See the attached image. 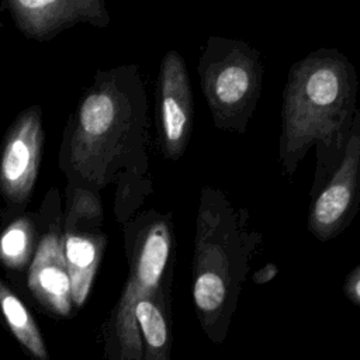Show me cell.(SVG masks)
Returning a JSON list of instances; mask_svg holds the SVG:
<instances>
[{
    "label": "cell",
    "mask_w": 360,
    "mask_h": 360,
    "mask_svg": "<svg viewBox=\"0 0 360 360\" xmlns=\"http://www.w3.org/2000/svg\"><path fill=\"white\" fill-rule=\"evenodd\" d=\"M359 79L347 56L319 48L295 62L283 90L278 162L291 177L311 148L316 150L315 193L340 163L357 110Z\"/></svg>",
    "instance_id": "1"
},
{
    "label": "cell",
    "mask_w": 360,
    "mask_h": 360,
    "mask_svg": "<svg viewBox=\"0 0 360 360\" xmlns=\"http://www.w3.org/2000/svg\"><path fill=\"white\" fill-rule=\"evenodd\" d=\"M249 214L236 210L211 186L201 190L191 263V295L207 338L224 343L235 314L250 260L262 233L248 229Z\"/></svg>",
    "instance_id": "2"
},
{
    "label": "cell",
    "mask_w": 360,
    "mask_h": 360,
    "mask_svg": "<svg viewBox=\"0 0 360 360\" xmlns=\"http://www.w3.org/2000/svg\"><path fill=\"white\" fill-rule=\"evenodd\" d=\"M146 111L136 66L118 68L104 75L77 111L69 148L73 169L97 184L108 181L121 167L142 179L148 170Z\"/></svg>",
    "instance_id": "3"
},
{
    "label": "cell",
    "mask_w": 360,
    "mask_h": 360,
    "mask_svg": "<svg viewBox=\"0 0 360 360\" xmlns=\"http://www.w3.org/2000/svg\"><path fill=\"white\" fill-rule=\"evenodd\" d=\"M129 236V276L103 332L107 360H142L136 302L173 284L176 235L172 215L149 211L135 221Z\"/></svg>",
    "instance_id": "4"
},
{
    "label": "cell",
    "mask_w": 360,
    "mask_h": 360,
    "mask_svg": "<svg viewBox=\"0 0 360 360\" xmlns=\"http://www.w3.org/2000/svg\"><path fill=\"white\" fill-rule=\"evenodd\" d=\"M197 72L214 125L243 135L262 94L260 52L245 41L211 35Z\"/></svg>",
    "instance_id": "5"
},
{
    "label": "cell",
    "mask_w": 360,
    "mask_h": 360,
    "mask_svg": "<svg viewBox=\"0 0 360 360\" xmlns=\"http://www.w3.org/2000/svg\"><path fill=\"white\" fill-rule=\"evenodd\" d=\"M311 195L308 231L321 242L339 236L356 218L360 207V110L340 163Z\"/></svg>",
    "instance_id": "6"
},
{
    "label": "cell",
    "mask_w": 360,
    "mask_h": 360,
    "mask_svg": "<svg viewBox=\"0 0 360 360\" xmlns=\"http://www.w3.org/2000/svg\"><path fill=\"white\" fill-rule=\"evenodd\" d=\"M156 118L162 153L179 160L190 142L194 122L193 90L183 56L172 49L165 53L158 76Z\"/></svg>",
    "instance_id": "7"
},
{
    "label": "cell",
    "mask_w": 360,
    "mask_h": 360,
    "mask_svg": "<svg viewBox=\"0 0 360 360\" xmlns=\"http://www.w3.org/2000/svg\"><path fill=\"white\" fill-rule=\"evenodd\" d=\"M44 131L41 110L22 111L10 128L0 156V191L10 205H25L34 188Z\"/></svg>",
    "instance_id": "8"
},
{
    "label": "cell",
    "mask_w": 360,
    "mask_h": 360,
    "mask_svg": "<svg viewBox=\"0 0 360 360\" xmlns=\"http://www.w3.org/2000/svg\"><path fill=\"white\" fill-rule=\"evenodd\" d=\"M15 25L28 38L44 41L76 24L105 25L108 14L101 0H8Z\"/></svg>",
    "instance_id": "9"
},
{
    "label": "cell",
    "mask_w": 360,
    "mask_h": 360,
    "mask_svg": "<svg viewBox=\"0 0 360 360\" xmlns=\"http://www.w3.org/2000/svg\"><path fill=\"white\" fill-rule=\"evenodd\" d=\"M28 287L52 315L66 318L72 314V285L63 255V239L56 232L46 233L38 243L28 271Z\"/></svg>",
    "instance_id": "10"
},
{
    "label": "cell",
    "mask_w": 360,
    "mask_h": 360,
    "mask_svg": "<svg viewBox=\"0 0 360 360\" xmlns=\"http://www.w3.org/2000/svg\"><path fill=\"white\" fill-rule=\"evenodd\" d=\"M172 285L141 298L135 318L142 339V360H170L172 354Z\"/></svg>",
    "instance_id": "11"
},
{
    "label": "cell",
    "mask_w": 360,
    "mask_h": 360,
    "mask_svg": "<svg viewBox=\"0 0 360 360\" xmlns=\"http://www.w3.org/2000/svg\"><path fill=\"white\" fill-rule=\"evenodd\" d=\"M103 249L104 238L101 235L68 233L63 238V255L70 277L72 301L76 308H80L89 297Z\"/></svg>",
    "instance_id": "12"
},
{
    "label": "cell",
    "mask_w": 360,
    "mask_h": 360,
    "mask_svg": "<svg viewBox=\"0 0 360 360\" xmlns=\"http://www.w3.org/2000/svg\"><path fill=\"white\" fill-rule=\"evenodd\" d=\"M0 314L10 332L34 360H49V352L35 318L24 302L0 280Z\"/></svg>",
    "instance_id": "13"
},
{
    "label": "cell",
    "mask_w": 360,
    "mask_h": 360,
    "mask_svg": "<svg viewBox=\"0 0 360 360\" xmlns=\"http://www.w3.org/2000/svg\"><path fill=\"white\" fill-rule=\"evenodd\" d=\"M34 228L27 218L11 222L0 235V260L8 269H21L32 252Z\"/></svg>",
    "instance_id": "14"
},
{
    "label": "cell",
    "mask_w": 360,
    "mask_h": 360,
    "mask_svg": "<svg viewBox=\"0 0 360 360\" xmlns=\"http://www.w3.org/2000/svg\"><path fill=\"white\" fill-rule=\"evenodd\" d=\"M343 294L352 304L360 307V263L346 276L343 283Z\"/></svg>",
    "instance_id": "15"
},
{
    "label": "cell",
    "mask_w": 360,
    "mask_h": 360,
    "mask_svg": "<svg viewBox=\"0 0 360 360\" xmlns=\"http://www.w3.org/2000/svg\"><path fill=\"white\" fill-rule=\"evenodd\" d=\"M278 274V266L274 263H267L263 267H260L259 270H256L252 276V281L257 285H263L270 283L276 276Z\"/></svg>",
    "instance_id": "16"
}]
</instances>
